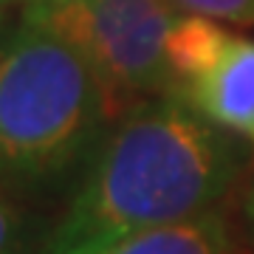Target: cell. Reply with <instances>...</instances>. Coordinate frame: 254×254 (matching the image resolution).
<instances>
[{"mask_svg": "<svg viewBox=\"0 0 254 254\" xmlns=\"http://www.w3.org/2000/svg\"><path fill=\"white\" fill-rule=\"evenodd\" d=\"M243 144L175 93L136 102L91 155L43 254H99L209 215L243 167Z\"/></svg>", "mask_w": 254, "mask_h": 254, "instance_id": "6da1fadb", "label": "cell"}, {"mask_svg": "<svg viewBox=\"0 0 254 254\" xmlns=\"http://www.w3.org/2000/svg\"><path fill=\"white\" fill-rule=\"evenodd\" d=\"M116 116L91 60L57 28L26 14L0 40V187H37L91 161Z\"/></svg>", "mask_w": 254, "mask_h": 254, "instance_id": "7a4b0ae2", "label": "cell"}, {"mask_svg": "<svg viewBox=\"0 0 254 254\" xmlns=\"http://www.w3.org/2000/svg\"><path fill=\"white\" fill-rule=\"evenodd\" d=\"M65 34L91 60L119 113L122 99L175 93L167 43L181 11L170 0H88L60 11H26Z\"/></svg>", "mask_w": 254, "mask_h": 254, "instance_id": "3957f363", "label": "cell"}, {"mask_svg": "<svg viewBox=\"0 0 254 254\" xmlns=\"http://www.w3.org/2000/svg\"><path fill=\"white\" fill-rule=\"evenodd\" d=\"M178 96L212 125L254 147V40L232 34L218 60Z\"/></svg>", "mask_w": 254, "mask_h": 254, "instance_id": "277c9868", "label": "cell"}, {"mask_svg": "<svg viewBox=\"0 0 254 254\" xmlns=\"http://www.w3.org/2000/svg\"><path fill=\"white\" fill-rule=\"evenodd\" d=\"M99 254H232V237L226 220L209 212L184 223L133 235Z\"/></svg>", "mask_w": 254, "mask_h": 254, "instance_id": "5b68a950", "label": "cell"}, {"mask_svg": "<svg viewBox=\"0 0 254 254\" xmlns=\"http://www.w3.org/2000/svg\"><path fill=\"white\" fill-rule=\"evenodd\" d=\"M229 37L232 34L223 26H218V20L200 17V14H178L167 43V57L175 76V96L218 60Z\"/></svg>", "mask_w": 254, "mask_h": 254, "instance_id": "8992f818", "label": "cell"}, {"mask_svg": "<svg viewBox=\"0 0 254 254\" xmlns=\"http://www.w3.org/2000/svg\"><path fill=\"white\" fill-rule=\"evenodd\" d=\"M181 14H200L237 26H254V0H170Z\"/></svg>", "mask_w": 254, "mask_h": 254, "instance_id": "52a82bcc", "label": "cell"}, {"mask_svg": "<svg viewBox=\"0 0 254 254\" xmlns=\"http://www.w3.org/2000/svg\"><path fill=\"white\" fill-rule=\"evenodd\" d=\"M26 249V215L6 187H0V254H23Z\"/></svg>", "mask_w": 254, "mask_h": 254, "instance_id": "ba28073f", "label": "cell"}, {"mask_svg": "<svg viewBox=\"0 0 254 254\" xmlns=\"http://www.w3.org/2000/svg\"><path fill=\"white\" fill-rule=\"evenodd\" d=\"M26 3H28L26 11H60V9L79 6V3H88V0H26Z\"/></svg>", "mask_w": 254, "mask_h": 254, "instance_id": "9c48e42d", "label": "cell"}, {"mask_svg": "<svg viewBox=\"0 0 254 254\" xmlns=\"http://www.w3.org/2000/svg\"><path fill=\"white\" fill-rule=\"evenodd\" d=\"M243 223L249 229V237L254 240V184L252 190L246 192V200H243Z\"/></svg>", "mask_w": 254, "mask_h": 254, "instance_id": "30bf717a", "label": "cell"}, {"mask_svg": "<svg viewBox=\"0 0 254 254\" xmlns=\"http://www.w3.org/2000/svg\"><path fill=\"white\" fill-rule=\"evenodd\" d=\"M6 3H11V0H0V6H6Z\"/></svg>", "mask_w": 254, "mask_h": 254, "instance_id": "8fae6325", "label": "cell"}]
</instances>
